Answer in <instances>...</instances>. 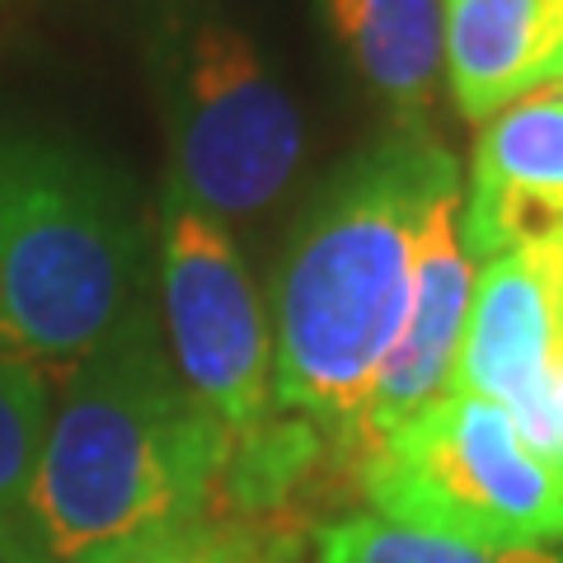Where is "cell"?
<instances>
[{
	"label": "cell",
	"mask_w": 563,
	"mask_h": 563,
	"mask_svg": "<svg viewBox=\"0 0 563 563\" xmlns=\"http://www.w3.org/2000/svg\"><path fill=\"white\" fill-rule=\"evenodd\" d=\"M461 161L432 128H390L296 211L273 282V409L310 418L362 470L357 418L409 310L418 244Z\"/></svg>",
	"instance_id": "6da1fadb"
},
{
	"label": "cell",
	"mask_w": 563,
	"mask_h": 563,
	"mask_svg": "<svg viewBox=\"0 0 563 563\" xmlns=\"http://www.w3.org/2000/svg\"><path fill=\"white\" fill-rule=\"evenodd\" d=\"M225 432L174 372L146 291L66 366L33 470L20 563H113L217 507Z\"/></svg>",
	"instance_id": "7a4b0ae2"
},
{
	"label": "cell",
	"mask_w": 563,
	"mask_h": 563,
	"mask_svg": "<svg viewBox=\"0 0 563 563\" xmlns=\"http://www.w3.org/2000/svg\"><path fill=\"white\" fill-rule=\"evenodd\" d=\"M132 179L99 151L0 118V362L70 366L141 291Z\"/></svg>",
	"instance_id": "3957f363"
},
{
	"label": "cell",
	"mask_w": 563,
	"mask_h": 563,
	"mask_svg": "<svg viewBox=\"0 0 563 563\" xmlns=\"http://www.w3.org/2000/svg\"><path fill=\"white\" fill-rule=\"evenodd\" d=\"M151 80L169 136V184L225 225L268 211L306 155V118L250 29L221 0H165Z\"/></svg>",
	"instance_id": "277c9868"
},
{
	"label": "cell",
	"mask_w": 563,
	"mask_h": 563,
	"mask_svg": "<svg viewBox=\"0 0 563 563\" xmlns=\"http://www.w3.org/2000/svg\"><path fill=\"white\" fill-rule=\"evenodd\" d=\"M357 493L372 512L432 536L544 550L563 544V479L526 446L507 409L446 390L366 451Z\"/></svg>",
	"instance_id": "5b68a950"
},
{
	"label": "cell",
	"mask_w": 563,
	"mask_h": 563,
	"mask_svg": "<svg viewBox=\"0 0 563 563\" xmlns=\"http://www.w3.org/2000/svg\"><path fill=\"white\" fill-rule=\"evenodd\" d=\"M155 314L174 372L225 442L273 413V320L235 231L169 179L155 202Z\"/></svg>",
	"instance_id": "8992f818"
},
{
	"label": "cell",
	"mask_w": 563,
	"mask_h": 563,
	"mask_svg": "<svg viewBox=\"0 0 563 563\" xmlns=\"http://www.w3.org/2000/svg\"><path fill=\"white\" fill-rule=\"evenodd\" d=\"M563 333V244L479 263L451 390L507 409L540 461L554 465L550 366Z\"/></svg>",
	"instance_id": "52a82bcc"
},
{
	"label": "cell",
	"mask_w": 563,
	"mask_h": 563,
	"mask_svg": "<svg viewBox=\"0 0 563 563\" xmlns=\"http://www.w3.org/2000/svg\"><path fill=\"white\" fill-rule=\"evenodd\" d=\"M461 198L465 188L437 207L428 231H422L404 329L357 418L362 461L380 437H390L413 413L428 409L432 399H442L451 390L455 357H461V343H465L470 301H474V277H479V263L465 254V240H461Z\"/></svg>",
	"instance_id": "ba28073f"
},
{
	"label": "cell",
	"mask_w": 563,
	"mask_h": 563,
	"mask_svg": "<svg viewBox=\"0 0 563 563\" xmlns=\"http://www.w3.org/2000/svg\"><path fill=\"white\" fill-rule=\"evenodd\" d=\"M442 80L470 122L563 85V0H442Z\"/></svg>",
	"instance_id": "9c48e42d"
},
{
	"label": "cell",
	"mask_w": 563,
	"mask_h": 563,
	"mask_svg": "<svg viewBox=\"0 0 563 563\" xmlns=\"http://www.w3.org/2000/svg\"><path fill=\"white\" fill-rule=\"evenodd\" d=\"M324 24L395 128H428L442 90V0H320Z\"/></svg>",
	"instance_id": "30bf717a"
},
{
	"label": "cell",
	"mask_w": 563,
	"mask_h": 563,
	"mask_svg": "<svg viewBox=\"0 0 563 563\" xmlns=\"http://www.w3.org/2000/svg\"><path fill=\"white\" fill-rule=\"evenodd\" d=\"M465 188L563 202V85L526 95L479 122Z\"/></svg>",
	"instance_id": "8fae6325"
},
{
	"label": "cell",
	"mask_w": 563,
	"mask_h": 563,
	"mask_svg": "<svg viewBox=\"0 0 563 563\" xmlns=\"http://www.w3.org/2000/svg\"><path fill=\"white\" fill-rule=\"evenodd\" d=\"M310 563H563V550H493L385 521L376 512H339L310 531Z\"/></svg>",
	"instance_id": "7c38bea8"
},
{
	"label": "cell",
	"mask_w": 563,
	"mask_h": 563,
	"mask_svg": "<svg viewBox=\"0 0 563 563\" xmlns=\"http://www.w3.org/2000/svg\"><path fill=\"white\" fill-rule=\"evenodd\" d=\"M57 376L43 366L0 362V559L20 563V526L43 455Z\"/></svg>",
	"instance_id": "4fadbf2b"
},
{
	"label": "cell",
	"mask_w": 563,
	"mask_h": 563,
	"mask_svg": "<svg viewBox=\"0 0 563 563\" xmlns=\"http://www.w3.org/2000/svg\"><path fill=\"white\" fill-rule=\"evenodd\" d=\"M301 544L310 540L282 536V531H268V526H254L225 512H207L188 531L155 540L146 550H132L113 563H296Z\"/></svg>",
	"instance_id": "5bb4252c"
},
{
	"label": "cell",
	"mask_w": 563,
	"mask_h": 563,
	"mask_svg": "<svg viewBox=\"0 0 563 563\" xmlns=\"http://www.w3.org/2000/svg\"><path fill=\"white\" fill-rule=\"evenodd\" d=\"M550 413H554V474L563 479V333H559L554 366H550Z\"/></svg>",
	"instance_id": "9a60e30c"
},
{
	"label": "cell",
	"mask_w": 563,
	"mask_h": 563,
	"mask_svg": "<svg viewBox=\"0 0 563 563\" xmlns=\"http://www.w3.org/2000/svg\"><path fill=\"white\" fill-rule=\"evenodd\" d=\"M0 563H14V559H0Z\"/></svg>",
	"instance_id": "2e32d148"
}]
</instances>
